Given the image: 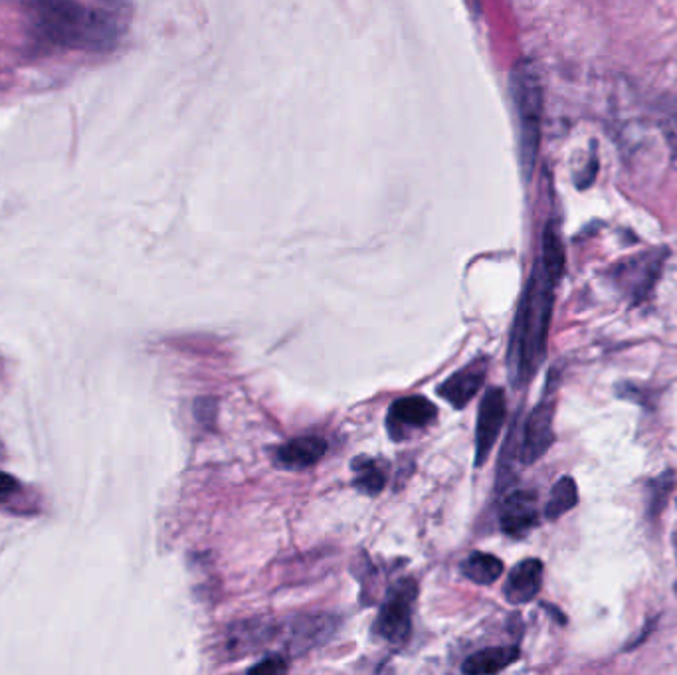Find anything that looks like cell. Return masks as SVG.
I'll return each mask as SVG.
<instances>
[{"mask_svg": "<svg viewBox=\"0 0 677 675\" xmlns=\"http://www.w3.org/2000/svg\"><path fill=\"white\" fill-rule=\"evenodd\" d=\"M511 96L519 121V157L525 179H531L543 127V86L537 68L523 60L511 72Z\"/></svg>", "mask_w": 677, "mask_h": 675, "instance_id": "3", "label": "cell"}, {"mask_svg": "<svg viewBox=\"0 0 677 675\" xmlns=\"http://www.w3.org/2000/svg\"><path fill=\"white\" fill-rule=\"evenodd\" d=\"M539 497L535 491H513L501 505L499 525L501 531L511 537L527 535L539 521Z\"/></svg>", "mask_w": 677, "mask_h": 675, "instance_id": "9", "label": "cell"}, {"mask_svg": "<svg viewBox=\"0 0 677 675\" xmlns=\"http://www.w3.org/2000/svg\"><path fill=\"white\" fill-rule=\"evenodd\" d=\"M579 501V489L577 483L573 478H561L559 482L553 485L547 507H545V515L549 519H559L561 515H565L567 511H571Z\"/></svg>", "mask_w": 677, "mask_h": 675, "instance_id": "17", "label": "cell"}, {"mask_svg": "<svg viewBox=\"0 0 677 675\" xmlns=\"http://www.w3.org/2000/svg\"><path fill=\"white\" fill-rule=\"evenodd\" d=\"M664 266V252H648L622 262L614 270V282L634 303L648 297Z\"/></svg>", "mask_w": 677, "mask_h": 675, "instance_id": "5", "label": "cell"}, {"mask_svg": "<svg viewBox=\"0 0 677 675\" xmlns=\"http://www.w3.org/2000/svg\"><path fill=\"white\" fill-rule=\"evenodd\" d=\"M32 12L40 36L62 48L109 50L121 36V20L113 10L80 0H32Z\"/></svg>", "mask_w": 677, "mask_h": 675, "instance_id": "1", "label": "cell"}, {"mask_svg": "<svg viewBox=\"0 0 677 675\" xmlns=\"http://www.w3.org/2000/svg\"><path fill=\"white\" fill-rule=\"evenodd\" d=\"M553 416H555V402L543 400L527 418L523 428V440L519 446V460L525 466L535 464L541 460L555 440L553 432Z\"/></svg>", "mask_w": 677, "mask_h": 675, "instance_id": "6", "label": "cell"}, {"mask_svg": "<svg viewBox=\"0 0 677 675\" xmlns=\"http://www.w3.org/2000/svg\"><path fill=\"white\" fill-rule=\"evenodd\" d=\"M416 582L400 580L388 590L387 600L375 620V634L388 644L400 646L408 640L412 630V610L416 602Z\"/></svg>", "mask_w": 677, "mask_h": 675, "instance_id": "4", "label": "cell"}, {"mask_svg": "<svg viewBox=\"0 0 677 675\" xmlns=\"http://www.w3.org/2000/svg\"><path fill=\"white\" fill-rule=\"evenodd\" d=\"M327 452V442L319 436H299L276 450L278 466L286 470H305L315 466Z\"/></svg>", "mask_w": 677, "mask_h": 675, "instance_id": "12", "label": "cell"}, {"mask_svg": "<svg viewBox=\"0 0 677 675\" xmlns=\"http://www.w3.org/2000/svg\"><path fill=\"white\" fill-rule=\"evenodd\" d=\"M353 474H355V487L357 491H361L363 495H379L387 483V474H385V466L373 458L367 456H359L353 460L351 464Z\"/></svg>", "mask_w": 677, "mask_h": 675, "instance_id": "14", "label": "cell"}, {"mask_svg": "<svg viewBox=\"0 0 677 675\" xmlns=\"http://www.w3.org/2000/svg\"><path fill=\"white\" fill-rule=\"evenodd\" d=\"M543 586V563L539 559H525L515 565L503 584V594L509 604L531 602Z\"/></svg>", "mask_w": 677, "mask_h": 675, "instance_id": "11", "label": "cell"}, {"mask_svg": "<svg viewBox=\"0 0 677 675\" xmlns=\"http://www.w3.org/2000/svg\"><path fill=\"white\" fill-rule=\"evenodd\" d=\"M485 373H487V361L476 359L474 363L456 371L448 381L438 386V394L446 402H450L454 408L460 410L466 404H470L472 398L478 394V390L484 385Z\"/></svg>", "mask_w": 677, "mask_h": 675, "instance_id": "10", "label": "cell"}, {"mask_svg": "<svg viewBox=\"0 0 677 675\" xmlns=\"http://www.w3.org/2000/svg\"><path fill=\"white\" fill-rule=\"evenodd\" d=\"M517 660H519V650L513 648V646L487 648V650H482V652L470 656L464 662L462 672L470 675L497 674V672L509 668L511 664H515Z\"/></svg>", "mask_w": 677, "mask_h": 675, "instance_id": "13", "label": "cell"}, {"mask_svg": "<svg viewBox=\"0 0 677 675\" xmlns=\"http://www.w3.org/2000/svg\"><path fill=\"white\" fill-rule=\"evenodd\" d=\"M462 573L476 584H491L501 577L503 563L489 553H472L462 563Z\"/></svg>", "mask_w": 677, "mask_h": 675, "instance_id": "16", "label": "cell"}, {"mask_svg": "<svg viewBox=\"0 0 677 675\" xmlns=\"http://www.w3.org/2000/svg\"><path fill=\"white\" fill-rule=\"evenodd\" d=\"M539 266L555 280L559 282L563 272H565V250L561 244V238L555 230L553 224H549L543 232V250H541V260Z\"/></svg>", "mask_w": 677, "mask_h": 675, "instance_id": "15", "label": "cell"}, {"mask_svg": "<svg viewBox=\"0 0 677 675\" xmlns=\"http://www.w3.org/2000/svg\"><path fill=\"white\" fill-rule=\"evenodd\" d=\"M507 414V400L501 388H489L485 392L476 426V466H484L497 442Z\"/></svg>", "mask_w": 677, "mask_h": 675, "instance_id": "8", "label": "cell"}, {"mask_svg": "<svg viewBox=\"0 0 677 675\" xmlns=\"http://www.w3.org/2000/svg\"><path fill=\"white\" fill-rule=\"evenodd\" d=\"M14 489H16V482H14L10 476H6V474L0 472V495L12 493Z\"/></svg>", "mask_w": 677, "mask_h": 675, "instance_id": "19", "label": "cell"}, {"mask_svg": "<svg viewBox=\"0 0 677 675\" xmlns=\"http://www.w3.org/2000/svg\"><path fill=\"white\" fill-rule=\"evenodd\" d=\"M438 416L436 406L424 396H406L396 400L387 416V430L392 440H406L426 428Z\"/></svg>", "mask_w": 677, "mask_h": 675, "instance_id": "7", "label": "cell"}, {"mask_svg": "<svg viewBox=\"0 0 677 675\" xmlns=\"http://www.w3.org/2000/svg\"><path fill=\"white\" fill-rule=\"evenodd\" d=\"M250 672H258V674H284V672H288V662L284 658H280V656L268 658V660L252 666Z\"/></svg>", "mask_w": 677, "mask_h": 675, "instance_id": "18", "label": "cell"}, {"mask_svg": "<svg viewBox=\"0 0 677 675\" xmlns=\"http://www.w3.org/2000/svg\"><path fill=\"white\" fill-rule=\"evenodd\" d=\"M555 286L557 282L537 264L525 291L511 339V377L517 383L529 381L543 361Z\"/></svg>", "mask_w": 677, "mask_h": 675, "instance_id": "2", "label": "cell"}]
</instances>
